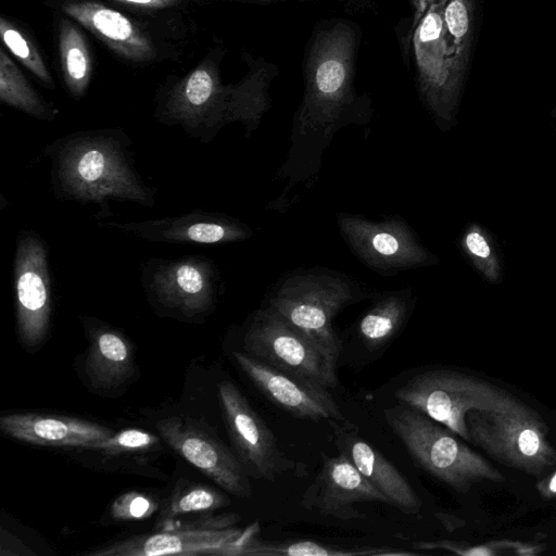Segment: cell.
Listing matches in <instances>:
<instances>
[{"label": "cell", "mask_w": 556, "mask_h": 556, "mask_svg": "<svg viewBox=\"0 0 556 556\" xmlns=\"http://www.w3.org/2000/svg\"><path fill=\"white\" fill-rule=\"evenodd\" d=\"M358 34L353 24L319 25L305 53L303 100L294 114L291 147L276 178L288 179L287 190L312 180L334 134L348 124L370 119V101L354 88Z\"/></svg>", "instance_id": "cell-1"}, {"label": "cell", "mask_w": 556, "mask_h": 556, "mask_svg": "<svg viewBox=\"0 0 556 556\" xmlns=\"http://www.w3.org/2000/svg\"><path fill=\"white\" fill-rule=\"evenodd\" d=\"M397 37L419 96L439 121L455 112L478 34L480 0H408Z\"/></svg>", "instance_id": "cell-2"}, {"label": "cell", "mask_w": 556, "mask_h": 556, "mask_svg": "<svg viewBox=\"0 0 556 556\" xmlns=\"http://www.w3.org/2000/svg\"><path fill=\"white\" fill-rule=\"evenodd\" d=\"M130 139L118 129L71 134L49 143L43 153L51 162L55 197L100 206L109 215V200L154 205L155 190L134 166Z\"/></svg>", "instance_id": "cell-3"}, {"label": "cell", "mask_w": 556, "mask_h": 556, "mask_svg": "<svg viewBox=\"0 0 556 556\" xmlns=\"http://www.w3.org/2000/svg\"><path fill=\"white\" fill-rule=\"evenodd\" d=\"M276 74V66L263 61L241 84L223 88L210 71L198 68L159 117L164 124L180 125L202 143L211 142L230 122H241L250 135L270 105L268 88Z\"/></svg>", "instance_id": "cell-4"}, {"label": "cell", "mask_w": 556, "mask_h": 556, "mask_svg": "<svg viewBox=\"0 0 556 556\" xmlns=\"http://www.w3.org/2000/svg\"><path fill=\"white\" fill-rule=\"evenodd\" d=\"M387 424L416 465L459 493L505 477L442 424L405 404L384 409Z\"/></svg>", "instance_id": "cell-5"}, {"label": "cell", "mask_w": 556, "mask_h": 556, "mask_svg": "<svg viewBox=\"0 0 556 556\" xmlns=\"http://www.w3.org/2000/svg\"><path fill=\"white\" fill-rule=\"evenodd\" d=\"M368 295L370 292L340 274L309 270L290 275L279 282L266 306L338 357L341 340L332 327V319L341 308Z\"/></svg>", "instance_id": "cell-6"}, {"label": "cell", "mask_w": 556, "mask_h": 556, "mask_svg": "<svg viewBox=\"0 0 556 556\" xmlns=\"http://www.w3.org/2000/svg\"><path fill=\"white\" fill-rule=\"evenodd\" d=\"M467 426L470 442L507 467L540 477L556 466L544 422L518 399L501 408L469 412Z\"/></svg>", "instance_id": "cell-7"}, {"label": "cell", "mask_w": 556, "mask_h": 556, "mask_svg": "<svg viewBox=\"0 0 556 556\" xmlns=\"http://www.w3.org/2000/svg\"><path fill=\"white\" fill-rule=\"evenodd\" d=\"M394 396L467 442L469 412L496 409L517 400L485 380L447 369L426 370L410 377L394 391Z\"/></svg>", "instance_id": "cell-8"}, {"label": "cell", "mask_w": 556, "mask_h": 556, "mask_svg": "<svg viewBox=\"0 0 556 556\" xmlns=\"http://www.w3.org/2000/svg\"><path fill=\"white\" fill-rule=\"evenodd\" d=\"M140 279L155 308L189 320L214 309L220 285L216 265L203 255L150 258L141 266Z\"/></svg>", "instance_id": "cell-9"}, {"label": "cell", "mask_w": 556, "mask_h": 556, "mask_svg": "<svg viewBox=\"0 0 556 556\" xmlns=\"http://www.w3.org/2000/svg\"><path fill=\"white\" fill-rule=\"evenodd\" d=\"M243 346L250 355L321 387L337 386L338 357L303 336L268 306L257 309L247 326Z\"/></svg>", "instance_id": "cell-10"}, {"label": "cell", "mask_w": 556, "mask_h": 556, "mask_svg": "<svg viewBox=\"0 0 556 556\" xmlns=\"http://www.w3.org/2000/svg\"><path fill=\"white\" fill-rule=\"evenodd\" d=\"M16 331L34 350L46 340L52 315V281L48 245L34 230H21L14 254Z\"/></svg>", "instance_id": "cell-11"}, {"label": "cell", "mask_w": 556, "mask_h": 556, "mask_svg": "<svg viewBox=\"0 0 556 556\" xmlns=\"http://www.w3.org/2000/svg\"><path fill=\"white\" fill-rule=\"evenodd\" d=\"M338 225L351 251L377 273L394 275L431 262L432 255L407 223L397 216L378 222L341 213Z\"/></svg>", "instance_id": "cell-12"}, {"label": "cell", "mask_w": 556, "mask_h": 556, "mask_svg": "<svg viewBox=\"0 0 556 556\" xmlns=\"http://www.w3.org/2000/svg\"><path fill=\"white\" fill-rule=\"evenodd\" d=\"M218 397L229 438L249 476L274 482L293 468L271 430L231 381L218 384Z\"/></svg>", "instance_id": "cell-13"}, {"label": "cell", "mask_w": 556, "mask_h": 556, "mask_svg": "<svg viewBox=\"0 0 556 556\" xmlns=\"http://www.w3.org/2000/svg\"><path fill=\"white\" fill-rule=\"evenodd\" d=\"M253 527L169 529L135 535L84 553L88 556H244L254 540Z\"/></svg>", "instance_id": "cell-14"}, {"label": "cell", "mask_w": 556, "mask_h": 556, "mask_svg": "<svg viewBox=\"0 0 556 556\" xmlns=\"http://www.w3.org/2000/svg\"><path fill=\"white\" fill-rule=\"evenodd\" d=\"M155 427L167 445L218 486L238 497L251 495L248 473L238 456L199 422L172 416L161 419Z\"/></svg>", "instance_id": "cell-15"}, {"label": "cell", "mask_w": 556, "mask_h": 556, "mask_svg": "<svg viewBox=\"0 0 556 556\" xmlns=\"http://www.w3.org/2000/svg\"><path fill=\"white\" fill-rule=\"evenodd\" d=\"M233 358L270 402L296 418L344 421L327 388L271 366L247 352H233Z\"/></svg>", "instance_id": "cell-16"}, {"label": "cell", "mask_w": 556, "mask_h": 556, "mask_svg": "<svg viewBox=\"0 0 556 556\" xmlns=\"http://www.w3.org/2000/svg\"><path fill=\"white\" fill-rule=\"evenodd\" d=\"M361 502L389 504L345 454L323 455L320 471L304 491L302 506L323 516L351 520L364 517L355 507Z\"/></svg>", "instance_id": "cell-17"}, {"label": "cell", "mask_w": 556, "mask_h": 556, "mask_svg": "<svg viewBox=\"0 0 556 556\" xmlns=\"http://www.w3.org/2000/svg\"><path fill=\"white\" fill-rule=\"evenodd\" d=\"M100 226L163 243L226 244L243 241L252 236V229L247 224L225 214L204 211L159 219L111 222Z\"/></svg>", "instance_id": "cell-18"}, {"label": "cell", "mask_w": 556, "mask_h": 556, "mask_svg": "<svg viewBox=\"0 0 556 556\" xmlns=\"http://www.w3.org/2000/svg\"><path fill=\"white\" fill-rule=\"evenodd\" d=\"M0 429L8 437L40 446L88 448L112 433L110 428L70 416L35 413L8 414L0 417Z\"/></svg>", "instance_id": "cell-19"}, {"label": "cell", "mask_w": 556, "mask_h": 556, "mask_svg": "<svg viewBox=\"0 0 556 556\" xmlns=\"http://www.w3.org/2000/svg\"><path fill=\"white\" fill-rule=\"evenodd\" d=\"M334 442L368 482L388 498L389 505L410 516L420 513L422 502L412 484L377 448L342 427L336 428Z\"/></svg>", "instance_id": "cell-20"}, {"label": "cell", "mask_w": 556, "mask_h": 556, "mask_svg": "<svg viewBox=\"0 0 556 556\" xmlns=\"http://www.w3.org/2000/svg\"><path fill=\"white\" fill-rule=\"evenodd\" d=\"M92 320L88 328L86 377L96 390H115L129 381L135 372L132 348L119 330Z\"/></svg>", "instance_id": "cell-21"}, {"label": "cell", "mask_w": 556, "mask_h": 556, "mask_svg": "<svg viewBox=\"0 0 556 556\" xmlns=\"http://www.w3.org/2000/svg\"><path fill=\"white\" fill-rule=\"evenodd\" d=\"M63 10L129 59L141 60L151 53L146 37L115 10L92 2L68 3Z\"/></svg>", "instance_id": "cell-22"}, {"label": "cell", "mask_w": 556, "mask_h": 556, "mask_svg": "<svg viewBox=\"0 0 556 556\" xmlns=\"http://www.w3.org/2000/svg\"><path fill=\"white\" fill-rule=\"evenodd\" d=\"M413 303L409 288L381 295L357 324V334L363 344L371 351L386 345L404 326Z\"/></svg>", "instance_id": "cell-23"}, {"label": "cell", "mask_w": 556, "mask_h": 556, "mask_svg": "<svg viewBox=\"0 0 556 556\" xmlns=\"http://www.w3.org/2000/svg\"><path fill=\"white\" fill-rule=\"evenodd\" d=\"M229 503L228 496L215 488L181 480L166 501L155 529L163 530L177 519L214 513Z\"/></svg>", "instance_id": "cell-24"}, {"label": "cell", "mask_w": 556, "mask_h": 556, "mask_svg": "<svg viewBox=\"0 0 556 556\" xmlns=\"http://www.w3.org/2000/svg\"><path fill=\"white\" fill-rule=\"evenodd\" d=\"M0 99L3 103L34 117L53 119L54 112L30 88L11 59L0 53Z\"/></svg>", "instance_id": "cell-25"}, {"label": "cell", "mask_w": 556, "mask_h": 556, "mask_svg": "<svg viewBox=\"0 0 556 556\" xmlns=\"http://www.w3.org/2000/svg\"><path fill=\"white\" fill-rule=\"evenodd\" d=\"M60 48L66 84L70 91L78 98L83 96L89 81L90 59L86 42L74 25H63Z\"/></svg>", "instance_id": "cell-26"}, {"label": "cell", "mask_w": 556, "mask_h": 556, "mask_svg": "<svg viewBox=\"0 0 556 556\" xmlns=\"http://www.w3.org/2000/svg\"><path fill=\"white\" fill-rule=\"evenodd\" d=\"M248 555L275 556H353V555H403V553L381 552L378 549L351 551L312 541L299 542H262L256 539L251 543Z\"/></svg>", "instance_id": "cell-27"}, {"label": "cell", "mask_w": 556, "mask_h": 556, "mask_svg": "<svg viewBox=\"0 0 556 556\" xmlns=\"http://www.w3.org/2000/svg\"><path fill=\"white\" fill-rule=\"evenodd\" d=\"M160 443V438L152 432L129 428L114 432L108 438L93 443L87 450L110 456L139 455L150 452Z\"/></svg>", "instance_id": "cell-28"}, {"label": "cell", "mask_w": 556, "mask_h": 556, "mask_svg": "<svg viewBox=\"0 0 556 556\" xmlns=\"http://www.w3.org/2000/svg\"><path fill=\"white\" fill-rule=\"evenodd\" d=\"M0 30L8 49L40 80L53 86L42 59L28 40L4 18L0 21Z\"/></svg>", "instance_id": "cell-29"}, {"label": "cell", "mask_w": 556, "mask_h": 556, "mask_svg": "<svg viewBox=\"0 0 556 556\" xmlns=\"http://www.w3.org/2000/svg\"><path fill=\"white\" fill-rule=\"evenodd\" d=\"M159 508V502L149 494L128 491L117 496L110 507L115 520L136 521L151 517Z\"/></svg>", "instance_id": "cell-30"}, {"label": "cell", "mask_w": 556, "mask_h": 556, "mask_svg": "<svg viewBox=\"0 0 556 556\" xmlns=\"http://www.w3.org/2000/svg\"><path fill=\"white\" fill-rule=\"evenodd\" d=\"M465 245L471 255L480 260H485L491 256L490 247L484 237L478 230H472L466 235Z\"/></svg>", "instance_id": "cell-31"}, {"label": "cell", "mask_w": 556, "mask_h": 556, "mask_svg": "<svg viewBox=\"0 0 556 556\" xmlns=\"http://www.w3.org/2000/svg\"><path fill=\"white\" fill-rule=\"evenodd\" d=\"M536 490L545 500L556 498V467L536 483Z\"/></svg>", "instance_id": "cell-32"}, {"label": "cell", "mask_w": 556, "mask_h": 556, "mask_svg": "<svg viewBox=\"0 0 556 556\" xmlns=\"http://www.w3.org/2000/svg\"><path fill=\"white\" fill-rule=\"evenodd\" d=\"M129 3L138 4V5H146V7H162L166 5L172 0H123Z\"/></svg>", "instance_id": "cell-33"}, {"label": "cell", "mask_w": 556, "mask_h": 556, "mask_svg": "<svg viewBox=\"0 0 556 556\" xmlns=\"http://www.w3.org/2000/svg\"><path fill=\"white\" fill-rule=\"evenodd\" d=\"M255 1H261V2H273V1H280V0H255Z\"/></svg>", "instance_id": "cell-34"}, {"label": "cell", "mask_w": 556, "mask_h": 556, "mask_svg": "<svg viewBox=\"0 0 556 556\" xmlns=\"http://www.w3.org/2000/svg\"><path fill=\"white\" fill-rule=\"evenodd\" d=\"M336 1H342V2H346L348 3V0H336Z\"/></svg>", "instance_id": "cell-35"}]
</instances>
